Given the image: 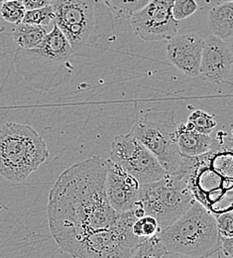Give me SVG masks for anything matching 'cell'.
<instances>
[{
  "mask_svg": "<svg viewBox=\"0 0 233 258\" xmlns=\"http://www.w3.org/2000/svg\"><path fill=\"white\" fill-rule=\"evenodd\" d=\"M108 160L91 157L64 171L50 191L48 222L57 244L74 257H133V209L117 212L105 193Z\"/></svg>",
  "mask_w": 233,
  "mask_h": 258,
  "instance_id": "cell-1",
  "label": "cell"
},
{
  "mask_svg": "<svg viewBox=\"0 0 233 258\" xmlns=\"http://www.w3.org/2000/svg\"><path fill=\"white\" fill-rule=\"evenodd\" d=\"M194 198L214 216L233 211V138L220 133L212 148L186 156L181 173Z\"/></svg>",
  "mask_w": 233,
  "mask_h": 258,
  "instance_id": "cell-2",
  "label": "cell"
},
{
  "mask_svg": "<svg viewBox=\"0 0 233 258\" xmlns=\"http://www.w3.org/2000/svg\"><path fill=\"white\" fill-rule=\"evenodd\" d=\"M73 49L67 37L54 23L43 43L36 49H19L15 54L17 72L34 89L48 91L62 85L72 71Z\"/></svg>",
  "mask_w": 233,
  "mask_h": 258,
  "instance_id": "cell-3",
  "label": "cell"
},
{
  "mask_svg": "<svg viewBox=\"0 0 233 258\" xmlns=\"http://www.w3.org/2000/svg\"><path fill=\"white\" fill-rule=\"evenodd\" d=\"M159 235L166 257H211L221 252L215 216L197 201L180 219L161 229Z\"/></svg>",
  "mask_w": 233,
  "mask_h": 258,
  "instance_id": "cell-4",
  "label": "cell"
},
{
  "mask_svg": "<svg viewBox=\"0 0 233 258\" xmlns=\"http://www.w3.org/2000/svg\"><path fill=\"white\" fill-rule=\"evenodd\" d=\"M49 157L43 137L32 126L8 122L0 127V175L23 182Z\"/></svg>",
  "mask_w": 233,
  "mask_h": 258,
  "instance_id": "cell-5",
  "label": "cell"
},
{
  "mask_svg": "<svg viewBox=\"0 0 233 258\" xmlns=\"http://www.w3.org/2000/svg\"><path fill=\"white\" fill-rule=\"evenodd\" d=\"M178 124L172 111H147L134 124L130 133L158 159L169 174L178 176L184 158L177 141Z\"/></svg>",
  "mask_w": 233,
  "mask_h": 258,
  "instance_id": "cell-6",
  "label": "cell"
},
{
  "mask_svg": "<svg viewBox=\"0 0 233 258\" xmlns=\"http://www.w3.org/2000/svg\"><path fill=\"white\" fill-rule=\"evenodd\" d=\"M139 202L145 215L154 217L163 229L186 214L196 200L183 178L168 173L158 181L141 185Z\"/></svg>",
  "mask_w": 233,
  "mask_h": 258,
  "instance_id": "cell-7",
  "label": "cell"
},
{
  "mask_svg": "<svg viewBox=\"0 0 233 258\" xmlns=\"http://www.w3.org/2000/svg\"><path fill=\"white\" fill-rule=\"evenodd\" d=\"M55 23L67 37L73 52L88 57L99 41L96 0H53Z\"/></svg>",
  "mask_w": 233,
  "mask_h": 258,
  "instance_id": "cell-8",
  "label": "cell"
},
{
  "mask_svg": "<svg viewBox=\"0 0 233 258\" xmlns=\"http://www.w3.org/2000/svg\"><path fill=\"white\" fill-rule=\"evenodd\" d=\"M109 159L132 175L141 185L158 181L168 174L155 155L130 132L113 139Z\"/></svg>",
  "mask_w": 233,
  "mask_h": 258,
  "instance_id": "cell-9",
  "label": "cell"
},
{
  "mask_svg": "<svg viewBox=\"0 0 233 258\" xmlns=\"http://www.w3.org/2000/svg\"><path fill=\"white\" fill-rule=\"evenodd\" d=\"M174 0H151L130 18L135 34L144 41L170 40L180 31L182 23L173 16Z\"/></svg>",
  "mask_w": 233,
  "mask_h": 258,
  "instance_id": "cell-10",
  "label": "cell"
},
{
  "mask_svg": "<svg viewBox=\"0 0 233 258\" xmlns=\"http://www.w3.org/2000/svg\"><path fill=\"white\" fill-rule=\"evenodd\" d=\"M203 42L199 34L191 32L175 36L167 45V60L189 78L200 76Z\"/></svg>",
  "mask_w": 233,
  "mask_h": 258,
  "instance_id": "cell-11",
  "label": "cell"
},
{
  "mask_svg": "<svg viewBox=\"0 0 233 258\" xmlns=\"http://www.w3.org/2000/svg\"><path fill=\"white\" fill-rule=\"evenodd\" d=\"M141 184L132 175L108 159L105 193L114 210L123 213L132 210L139 201Z\"/></svg>",
  "mask_w": 233,
  "mask_h": 258,
  "instance_id": "cell-12",
  "label": "cell"
},
{
  "mask_svg": "<svg viewBox=\"0 0 233 258\" xmlns=\"http://www.w3.org/2000/svg\"><path fill=\"white\" fill-rule=\"evenodd\" d=\"M233 54L229 46L220 38L209 35L204 39L200 75L208 81L220 83L230 75Z\"/></svg>",
  "mask_w": 233,
  "mask_h": 258,
  "instance_id": "cell-13",
  "label": "cell"
},
{
  "mask_svg": "<svg viewBox=\"0 0 233 258\" xmlns=\"http://www.w3.org/2000/svg\"><path fill=\"white\" fill-rule=\"evenodd\" d=\"M177 141L181 153L186 156L202 155L208 152L214 144V138L209 134L200 133L187 123L178 124Z\"/></svg>",
  "mask_w": 233,
  "mask_h": 258,
  "instance_id": "cell-14",
  "label": "cell"
},
{
  "mask_svg": "<svg viewBox=\"0 0 233 258\" xmlns=\"http://www.w3.org/2000/svg\"><path fill=\"white\" fill-rule=\"evenodd\" d=\"M208 28L222 40L233 38V1H223L208 11Z\"/></svg>",
  "mask_w": 233,
  "mask_h": 258,
  "instance_id": "cell-15",
  "label": "cell"
},
{
  "mask_svg": "<svg viewBox=\"0 0 233 258\" xmlns=\"http://www.w3.org/2000/svg\"><path fill=\"white\" fill-rule=\"evenodd\" d=\"M45 26L20 23L13 29V40L19 49L32 50L38 48L47 36Z\"/></svg>",
  "mask_w": 233,
  "mask_h": 258,
  "instance_id": "cell-16",
  "label": "cell"
},
{
  "mask_svg": "<svg viewBox=\"0 0 233 258\" xmlns=\"http://www.w3.org/2000/svg\"><path fill=\"white\" fill-rule=\"evenodd\" d=\"M117 20L131 18L151 0H100Z\"/></svg>",
  "mask_w": 233,
  "mask_h": 258,
  "instance_id": "cell-17",
  "label": "cell"
},
{
  "mask_svg": "<svg viewBox=\"0 0 233 258\" xmlns=\"http://www.w3.org/2000/svg\"><path fill=\"white\" fill-rule=\"evenodd\" d=\"M167 250L159 232L144 238L134 251L133 257H166Z\"/></svg>",
  "mask_w": 233,
  "mask_h": 258,
  "instance_id": "cell-18",
  "label": "cell"
},
{
  "mask_svg": "<svg viewBox=\"0 0 233 258\" xmlns=\"http://www.w3.org/2000/svg\"><path fill=\"white\" fill-rule=\"evenodd\" d=\"M187 124L192 128L203 134H210L216 127L217 122L212 114H209L203 110H195L188 118Z\"/></svg>",
  "mask_w": 233,
  "mask_h": 258,
  "instance_id": "cell-19",
  "label": "cell"
},
{
  "mask_svg": "<svg viewBox=\"0 0 233 258\" xmlns=\"http://www.w3.org/2000/svg\"><path fill=\"white\" fill-rule=\"evenodd\" d=\"M26 11L27 10L22 0L7 1L2 3L0 8V15L6 22L17 25L22 23Z\"/></svg>",
  "mask_w": 233,
  "mask_h": 258,
  "instance_id": "cell-20",
  "label": "cell"
},
{
  "mask_svg": "<svg viewBox=\"0 0 233 258\" xmlns=\"http://www.w3.org/2000/svg\"><path fill=\"white\" fill-rule=\"evenodd\" d=\"M55 21V12L53 5H48L42 8L27 10L22 23L47 26Z\"/></svg>",
  "mask_w": 233,
  "mask_h": 258,
  "instance_id": "cell-21",
  "label": "cell"
},
{
  "mask_svg": "<svg viewBox=\"0 0 233 258\" xmlns=\"http://www.w3.org/2000/svg\"><path fill=\"white\" fill-rule=\"evenodd\" d=\"M161 230L158 221L149 215H145L135 221L133 233L140 238H147L157 234Z\"/></svg>",
  "mask_w": 233,
  "mask_h": 258,
  "instance_id": "cell-22",
  "label": "cell"
},
{
  "mask_svg": "<svg viewBox=\"0 0 233 258\" xmlns=\"http://www.w3.org/2000/svg\"><path fill=\"white\" fill-rule=\"evenodd\" d=\"M198 8L197 0H174L172 12L175 19L182 21L195 14Z\"/></svg>",
  "mask_w": 233,
  "mask_h": 258,
  "instance_id": "cell-23",
  "label": "cell"
},
{
  "mask_svg": "<svg viewBox=\"0 0 233 258\" xmlns=\"http://www.w3.org/2000/svg\"><path fill=\"white\" fill-rule=\"evenodd\" d=\"M217 229L221 237L233 236V211L215 215Z\"/></svg>",
  "mask_w": 233,
  "mask_h": 258,
  "instance_id": "cell-24",
  "label": "cell"
},
{
  "mask_svg": "<svg viewBox=\"0 0 233 258\" xmlns=\"http://www.w3.org/2000/svg\"><path fill=\"white\" fill-rule=\"evenodd\" d=\"M221 254L222 256L233 257V236L232 237H221Z\"/></svg>",
  "mask_w": 233,
  "mask_h": 258,
  "instance_id": "cell-25",
  "label": "cell"
},
{
  "mask_svg": "<svg viewBox=\"0 0 233 258\" xmlns=\"http://www.w3.org/2000/svg\"><path fill=\"white\" fill-rule=\"evenodd\" d=\"M26 10H33L42 8L53 3V0H22Z\"/></svg>",
  "mask_w": 233,
  "mask_h": 258,
  "instance_id": "cell-26",
  "label": "cell"
},
{
  "mask_svg": "<svg viewBox=\"0 0 233 258\" xmlns=\"http://www.w3.org/2000/svg\"><path fill=\"white\" fill-rule=\"evenodd\" d=\"M7 1H14V0H0V3H4V2H7Z\"/></svg>",
  "mask_w": 233,
  "mask_h": 258,
  "instance_id": "cell-27",
  "label": "cell"
},
{
  "mask_svg": "<svg viewBox=\"0 0 233 258\" xmlns=\"http://www.w3.org/2000/svg\"><path fill=\"white\" fill-rule=\"evenodd\" d=\"M4 31V28L3 27H0V34Z\"/></svg>",
  "mask_w": 233,
  "mask_h": 258,
  "instance_id": "cell-28",
  "label": "cell"
},
{
  "mask_svg": "<svg viewBox=\"0 0 233 258\" xmlns=\"http://www.w3.org/2000/svg\"><path fill=\"white\" fill-rule=\"evenodd\" d=\"M223 1H233V0H223Z\"/></svg>",
  "mask_w": 233,
  "mask_h": 258,
  "instance_id": "cell-29",
  "label": "cell"
},
{
  "mask_svg": "<svg viewBox=\"0 0 233 258\" xmlns=\"http://www.w3.org/2000/svg\"><path fill=\"white\" fill-rule=\"evenodd\" d=\"M231 134H232V138H233V129L231 130Z\"/></svg>",
  "mask_w": 233,
  "mask_h": 258,
  "instance_id": "cell-30",
  "label": "cell"
}]
</instances>
